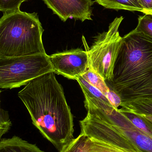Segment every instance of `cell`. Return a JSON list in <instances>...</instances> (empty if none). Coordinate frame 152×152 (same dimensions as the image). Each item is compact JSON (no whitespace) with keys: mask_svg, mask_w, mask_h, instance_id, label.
I'll return each mask as SVG.
<instances>
[{"mask_svg":"<svg viewBox=\"0 0 152 152\" xmlns=\"http://www.w3.org/2000/svg\"><path fill=\"white\" fill-rule=\"evenodd\" d=\"M120 110L141 131L152 138V122L142 115L133 113L121 108Z\"/></svg>","mask_w":152,"mask_h":152,"instance_id":"obj_12","label":"cell"},{"mask_svg":"<svg viewBox=\"0 0 152 152\" xmlns=\"http://www.w3.org/2000/svg\"><path fill=\"white\" fill-rule=\"evenodd\" d=\"M121 108L133 113L152 116V100L140 99L123 102Z\"/></svg>","mask_w":152,"mask_h":152,"instance_id":"obj_11","label":"cell"},{"mask_svg":"<svg viewBox=\"0 0 152 152\" xmlns=\"http://www.w3.org/2000/svg\"><path fill=\"white\" fill-rule=\"evenodd\" d=\"M137 30L152 38V14H145L138 18Z\"/></svg>","mask_w":152,"mask_h":152,"instance_id":"obj_17","label":"cell"},{"mask_svg":"<svg viewBox=\"0 0 152 152\" xmlns=\"http://www.w3.org/2000/svg\"><path fill=\"white\" fill-rule=\"evenodd\" d=\"M49 56L53 72L70 79L76 80L90 68L86 49L70 50Z\"/></svg>","mask_w":152,"mask_h":152,"instance_id":"obj_7","label":"cell"},{"mask_svg":"<svg viewBox=\"0 0 152 152\" xmlns=\"http://www.w3.org/2000/svg\"><path fill=\"white\" fill-rule=\"evenodd\" d=\"M63 22L73 18L84 22L93 20L92 0H42Z\"/></svg>","mask_w":152,"mask_h":152,"instance_id":"obj_8","label":"cell"},{"mask_svg":"<svg viewBox=\"0 0 152 152\" xmlns=\"http://www.w3.org/2000/svg\"><path fill=\"white\" fill-rule=\"evenodd\" d=\"M51 72L53 70L50 56L46 53L0 58V88H19Z\"/></svg>","mask_w":152,"mask_h":152,"instance_id":"obj_5","label":"cell"},{"mask_svg":"<svg viewBox=\"0 0 152 152\" xmlns=\"http://www.w3.org/2000/svg\"><path fill=\"white\" fill-rule=\"evenodd\" d=\"M76 80L79 84L84 95L102 101L106 104L112 106L105 95L97 88L87 82L82 76L78 77Z\"/></svg>","mask_w":152,"mask_h":152,"instance_id":"obj_13","label":"cell"},{"mask_svg":"<svg viewBox=\"0 0 152 152\" xmlns=\"http://www.w3.org/2000/svg\"><path fill=\"white\" fill-rule=\"evenodd\" d=\"M95 1L107 9L143 12L138 0H95Z\"/></svg>","mask_w":152,"mask_h":152,"instance_id":"obj_10","label":"cell"},{"mask_svg":"<svg viewBox=\"0 0 152 152\" xmlns=\"http://www.w3.org/2000/svg\"><path fill=\"white\" fill-rule=\"evenodd\" d=\"M43 32L36 12L18 10L3 13L0 19V58L46 53Z\"/></svg>","mask_w":152,"mask_h":152,"instance_id":"obj_3","label":"cell"},{"mask_svg":"<svg viewBox=\"0 0 152 152\" xmlns=\"http://www.w3.org/2000/svg\"><path fill=\"white\" fill-rule=\"evenodd\" d=\"M55 73L31 80L18 93L33 124L59 152L74 139L73 117Z\"/></svg>","mask_w":152,"mask_h":152,"instance_id":"obj_1","label":"cell"},{"mask_svg":"<svg viewBox=\"0 0 152 152\" xmlns=\"http://www.w3.org/2000/svg\"><path fill=\"white\" fill-rule=\"evenodd\" d=\"M88 152H123L105 143L91 139L87 137Z\"/></svg>","mask_w":152,"mask_h":152,"instance_id":"obj_16","label":"cell"},{"mask_svg":"<svg viewBox=\"0 0 152 152\" xmlns=\"http://www.w3.org/2000/svg\"><path fill=\"white\" fill-rule=\"evenodd\" d=\"M0 152H44L35 145L17 136L3 139L0 142Z\"/></svg>","mask_w":152,"mask_h":152,"instance_id":"obj_9","label":"cell"},{"mask_svg":"<svg viewBox=\"0 0 152 152\" xmlns=\"http://www.w3.org/2000/svg\"><path fill=\"white\" fill-rule=\"evenodd\" d=\"M123 19L122 17L116 18L110 24L107 32L100 34L95 37L91 48H86L88 52L90 68L105 81H111L113 77L115 62L122 41L119 28Z\"/></svg>","mask_w":152,"mask_h":152,"instance_id":"obj_6","label":"cell"},{"mask_svg":"<svg viewBox=\"0 0 152 152\" xmlns=\"http://www.w3.org/2000/svg\"><path fill=\"white\" fill-rule=\"evenodd\" d=\"M140 99H148L149 100H152V87L140 94L139 95H138L137 97H136L133 100Z\"/></svg>","mask_w":152,"mask_h":152,"instance_id":"obj_22","label":"cell"},{"mask_svg":"<svg viewBox=\"0 0 152 152\" xmlns=\"http://www.w3.org/2000/svg\"><path fill=\"white\" fill-rule=\"evenodd\" d=\"M27 0H0V11L3 13L20 10L21 4Z\"/></svg>","mask_w":152,"mask_h":152,"instance_id":"obj_18","label":"cell"},{"mask_svg":"<svg viewBox=\"0 0 152 152\" xmlns=\"http://www.w3.org/2000/svg\"><path fill=\"white\" fill-rule=\"evenodd\" d=\"M87 136L81 133L59 152H88L87 145Z\"/></svg>","mask_w":152,"mask_h":152,"instance_id":"obj_15","label":"cell"},{"mask_svg":"<svg viewBox=\"0 0 152 152\" xmlns=\"http://www.w3.org/2000/svg\"><path fill=\"white\" fill-rule=\"evenodd\" d=\"M85 107L103 118L111 127V145L123 152H152V138L137 128L120 110L101 101L85 96Z\"/></svg>","mask_w":152,"mask_h":152,"instance_id":"obj_4","label":"cell"},{"mask_svg":"<svg viewBox=\"0 0 152 152\" xmlns=\"http://www.w3.org/2000/svg\"><path fill=\"white\" fill-rule=\"evenodd\" d=\"M145 14H152V0H138Z\"/></svg>","mask_w":152,"mask_h":152,"instance_id":"obj_21","label":"cell"},{"mask_svg":"<svg viewBox=\"0 0 152 152\" xmlns=\"http://www.w3.org/2000/svg\"><path fill=\"white\" fill-rule=\"evenodd\" d=\"M12 126L11 122L9 118L8 112L1 109L0 113V136L1 138L8 132Z\"/></svg>","mask_w":152,"mask_h":152,"instance_id":"obj_19","label":"cell"},{"mask_svg":"<svg viewBox=\"0 0 152 152\" xmlns=\"http://www.w3.org/2000/svg\"><path fill=\"white\" fill-rule=\"evenodd\" d=\"M104 95L113 108L118 109V107L121 106L122 103L121 97L114 90L110 89Z\"/></svg>","mask_w":152,"mask_h":152,"instance_id":"obj_20","label":"cell"},{"mask_svg":"<svg viewBox=\"0 0 152 152\" xmlns=\"http://www.w3.org/2000/svg\"><path fill=\"white\" fill-rule=\"evenodd\" d=\"M142 116H144V115H142ZM145 117V118H147V119L151 121L152 122V116H144Z\"/></svg>","mask_w":152,"mask_h":152,"instance_id":"obj_23","label":"cell"},{"mask_svg":"<svg viewBox=\"0 0 152 152\" xmlns=\"http://www.w3.org/2000/svg\"><path fill=\"white\" fill-rule=\"evenodd\" d=\"M81 76L91 85L98 88L104 94L110 90L104 79L90 68Z\"/></svg>","mask_w":152,"mask_h":152,"instance_id":"obj_14","label":"cell"},{"mask_svg":"<svg viewBox=\"0 0 152 152\" xmlns=\"http://www.w3.org/2000/svg\"><path fill=\"white\" fill-rule=\"evenodd\" d=\"M110 82L122 103L152 87V38L136 28L122 37Z\"/></svg>","mask_w":152,"mask_h":152,"instance_id":"obj_2","label":"cell"}]
</instances>
